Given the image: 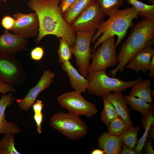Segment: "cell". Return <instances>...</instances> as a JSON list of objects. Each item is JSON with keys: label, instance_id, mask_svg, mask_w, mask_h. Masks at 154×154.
<instances>
[{"label": "cell", "instance_id": "484cf974", "mask_svg": "<svg viewBox=\"0 0 154 154\" xmlns=\"http://www.w3.org/2000/svg\"><path fill=\"white\" fill-rule=\"evenodd\" d=\"M133 125L132 122L127 121L119 117L110 123L107 132L112 135L119 136Z\"/></svg>", "mask_w": 154, "mask_h": 154}, {"label": "cell", "instance_id": "ee69618b", "mask_svg": "<svg viewBox=\"0 0 154 154\" xmlns=\"http://www.w3.org/2000/svg\"><path fill=\"white\" fill-rule=\"evenodd\" d=\"M127 0H126V1H127Z\"/></svg>", "mask_w": 154, "mask_h": 154}, {"label": "cell", "instance_id": "e575fe53", "mask_svg": "<svg viewBox=\"0 0 154 154\" xmlns=\"http://www.w3.org/2000/svg\"><path fill=\"white\" fill-rule=\"evenodd\" d=\"M32 106L35 113H39L41 112L43 107V104L41 100L38 99Z\"/></svg>", "mask_w": 154, "mask_h": 154}, {"label": "cell", "instance_id": "f546056e", "mask_svg": "<svg viewBox=\"0 0 154 154\" xmlns=\"http://www.w3.org/2000/svg\"><path fill=\"white\" fill-rule=\"evenodd\" d=\"M15 21V19L13 17L9 15H6L1 19V25L5 30L11 31L14 25Z\"/></svg>", "mask_w": 154, "mask_h": 154}, {"label": "cell", "instance_id": "836d02e7", "mask_svg": "<svg viewBox=\"0 0 154 154\" xmlns=\"http://www.w3.org/2000/svg\"><path fill=\"white\" fill-rule=\"evenodd\" d=\"M144 146V154H154V151L152 145V141L150 140L147 138L145 141Z\"/></svg>", "mask_w": 154, "mask_h": 154}, {"label": "cell", "instance_id": "ac0fdd59", "mask_svg": "<svg viewBox=\"0 0 154 154\" xmlns=\"http://www.w3.org/2000/svg\"><path fill=\"white\" fill-rule=\"evenodd\" d=\"M123 97L126 104L129 105L132 110L137 111L142 114V123L144 128L149 117L153 115L154 106L151 104L135 97L124 95Z\"/></svg>", "mask_w": 154, "mask_h": 154}, {"label": "cell", "instance_id": "ba28073f", "mask_svg": "<svg viewBox=\"0 0 154 154\" xmlns=\"http://www.w3.org/2000/svg\"><path fill=\"white\" fill-rule=\"evenodd\" d=\"M58 101L69 112L76 116L84 115L91 117L98 112L94 104L85 99L81 93L75 91L61 94L58 98Z\"/></svg>", "mask_w": 154, "mask_h": 154}, {"label": "cell", "instance_id": "603a6c76", "mask_svg": "<svg viewBox=\"0 0 154 154\" xmlns=\"http://www.w3.org/2000/svg\"><path fill=\"white\" fill-rule=\"evenodd\" d=\"M102 97L104 106L100 116L101 119L108 127L110 123L114 119L119 116L112 104L107 97L104 95Z\"/></svg>", "mask_w": 154, "mask_h": 154}, {"label": "cell", "instance_id": "9c48e42d", "mask_svg": "<svg viewBox=\"0 0 154 154\" xmlns=\"http://www.w3.org/2000/svg\"><path fill=\"white\" fill-rule=\"evenodd\" d=\"M75 32L76 40L74 46L71 47L72 53L76 57L79 73L85 78L88 73V70L91 58L90 44L96 32Z\"/></svg>", "mask_w": 154, "mask_h": 154}, {"label": "cell", "instance_id": "44dd1931", "mask_svg": "<svg viewBox=\"0 0 154 154\" xmlns=\"http://www.w3.org/2000/svg\"><path fill=\"white\" fill-rule=\"evenodd\" d=\"M150 80H142L133 85L128 95L137 97L151 104L153 103Z\"/></svg>", "mask_w": 154, "mask_h": 154}, {"label": "cell", "instance_id": "7bdbcfd3", "mask_svg": "<svg viewBox=\"0 0 154 154\" xmlns=\"http://www.w3.org/2000/svg\"><path fill=\"white\" fill-rule=\"evenodd\" d=\"M1 1V0H0V2Z\"/></svg>", "mask_w": 154, "mask_h": 154}, {"label": "cell", "instance_id": "60d3db41", "mask_svg": "<svg viewBox=\"0 0 154 154\" xmlns=\"http://www.w3.org/2000/svg\"><path fill=\"white\" fill-rule=\"evenodd\" d=\"M152 4H154V0H148Z\"/></svg>", "mask_w": 154, "mask_h": 154}, {"label": "cell", "instance_id": "4fadbf2b", "mask_svg": "<svg viewBox=\"0 0 154 154\" xmlns=\"http://www.w3.org/2000/svg\"><path fill=\"white\" fill-rule=\"evenodd\" d=\"M28 41L25 38L5 30L0 35V53L14 55L28 49Z\"/></svg>", "mask_w": 154, "mask_h": 154}, {"label": "cell", "instance_id": "d590c367", "mask_svg": "<svg viewBox=\"0 0 154 154\" xmlns=\"http://www.w3.org/2000/svg\"><path fill=\"white\" fill-rule=\"evenodd\" d=\"M75 0H61L59 7L62 13L64 12L72 4Z\"/></svg>", "mask_w": 154, "mask_h": 154}, {"label": "cell", "instance_id": "9a60e30c", "mask_svg": "<svg viewBox=\"0 0 154 154\" xmlns=\"http://www.w3.org/2000/svg\"><path fill=\"white\" fill-rule=\"evenodd\" d=\"M153 55L154 50L152 46L143 48L139 51L129 61L125 68L145 73L149 71L150 62Z\"/></svg>", "mask_w": 154, "mask_h": 154}, {"label": "cell", "instance_id": "f1b7e54d", "mask_svg": "<svg viewBox=\"0 0 154 154\" xmlns=\"http://www.w3.org/2000/svg\"><path fill=\"white\" fill-rule=\"evenodd\" d=\"M154 116L153 115L149 117L145 126L144 133L138 141L137 146L134 150L136 154L142 153L143 148L147 137L149 130L151 126H154Z\"/></svg>", "mask_w": 154, "mask_h": 154}, {"label": "cell", "instance_id": "7a4b0ae2", "mask_svg": "<svg viewBox=\"0 0 154 154\" xmlns=\"http://www.w3.org/2000/svg\"><path fill=\"white\" fill-rule=\"evenodd\" d=\"M154 44V22L143 19L137 23L120 48L117 58L118 64L110 71L115 77L118 71L123 72L128 62L141 49Z\"/></svg>", "mask_w": 154, "mask_h": 154}, {"label": "cell", "instance_id": "74e56055", "mask_svg": "<svg viewBox=\"0 0 154 154\" xmlns=\"http://www.w3.org/2000/svg\"><path fill=\"white\" fill-rule=\"evenodd\" d=\"M121 154H136V153L134 151L130 149L123 143L122 147Z\"/></svg>", "mask_w": 154, "mask_h": 154}, {"label": "cell", "instance_id": "30bf717a", "mask_svg": "<svg viewBox=\"0 0 154 154\" xmlns=\"http://www.w3.org/2000/svg\"><path fill=\"white\" fill-rule=\"evenodd\" d=\"M104 16L94 1L80 14L70 26L75 32H96L104 22Z\"/></svg>", "mask_w": 154, "mask_h": 154}, {"label": "cell", "instance_id": "7402d4cb", "mask_svg": "<svg viewBox=\"0 0 154 154\" xmlns=\"http://www.w3.org/2000/svg\"><path fill=\"white\" fill-rule=\"evenodd\" d=\"M140 129L139 126H133L119 136L123 143L131 150L134 151L137 146L139 141L137 135Z\"/></svg>", "mask_w": 154, "mask_h": 154}, {"label": "cell", "instance_id": "8d00e7d4", "mask_svg": "<svg viewBox=\"0 0 154 154\" xmlns=\"http://www.w3.org/2000/svg\"><path fill=\"white\" fill-rule=\"evenodd\" d=\"M149 73L148 76L152 78L154 76V55L152 56L149 67Z\"/></svg>", "mask_w": 154, "mask_h": 154}, {"label": "cell", "instance_id": "d6a6232c", "mask_svg": "<svg viewBox=\"0 0 154 154\" xmlns=\"http://www.w3.org/2000/svg\"><path fill=\"white\" fill-rule=\"evenodd\" d=\"M43 114L41 112L35 113L33 117L36 123L37 131L38 133L42 132L41 123L43 121Z\"/></svg>", "mask_w": 154, "mask_h": 154}, {"label": "cell", "instance_id": "e0dca14e", "mask_svg": "<svg viewBox=\"0 0 154 154\" xmlns=\"http://www.w3.org/2000/svg\"><path fill=\"white\" fill-rule=\"evenodd\" d=\"M98 144L106 154H121L123 143L119 136L104 132L98 138Z\"/></svg>", "mask_w": 154, "mask_h": 154}, {"label": "cell", "instance_id": "4316f807", "mask_svg": "<svg viewBox=\"0 0 154 154\" xmlns=\"http://www.w3.org/2000/svg\"><path fill=\"white\" fill-rule=\"evenodd\" d=\"M14 135L9 133L4 135L0 140V154H20L16 149Z\"/></svg>", "mask_w": 154, "mask_h": 154}, {"label": "cell", "instance_id": "6da1fadb", "mask_svg": "<svg viewBox=\"0 0 154 154\" xmlns=\"http://www.w3.org/2000/svg\"><path fill=\"white\" fill-rule=\"evenodd\" d=\"M61 0H29L27 5L38 18L39 34L35 42L39 45L45 36L52 35L65 40L71 47L76 40L75 32L64 19L59 7Z\"/></svg>", "mask_w": 154, "mask_h": 154}, {"label": "cell", "instance_id": "4dcf8cb0", "mask_svg": "<svg viewBox=\"0 0 154 154\" xmlns=\"http://www.w3.org/2000/svg\"><path fill=\"white\" fill-rule=\"evenodd\" d=\"M44 53L43 48L40 46H37L31 51L30 56L31 58L33 60L38 61L41 60L42 58Z\"/></svg>", "mask_w": 154, "mask_h": 154}, {"label": "cell", "instance_id": "5bb4252c", "mask_svg": "<svg viewBox=\"0 0 154 154\" xmlns=\"http://www.w3.org/2000/svg\"><path fill=\"white\" fill-rule=\"evenodd\" d=\"M15 99L13 92L3 94L0 99V133L5 135L9 133L17 134L21 131L19 127L6 119L5 111L7 108L11 105Z\"/></svg>", "mask_w": 154, "mask_h": 154}, {"label": "cell", "instance_id": "2e32d148", "mask_svg": "<svg viewBox=\"0 0 154 154\" xmlns=\"http://www.w3.org/2000/svg\"><path fill=\"white\" fill-rule=\"evenodd\" d=\"M61 63V67L66 72L72 88L78 92H85L89 85L88 80L78 72L69 60Z\"/></svg>", "mask_w": 154, "mask_h": 154}, {"label": "cell", "instance_id": "cb8c5ba5", "mask_svg": "<svg viewBox=\"0 0 154 154\" xmlns=\"http://www.w3.org/2000/svg\"><path fill=\"white\" fill-rule=\"evenodd\" d=\"M126 1L137 10L138 15L144 19L154 22V4L147 5L137 0H127Z\"/></svg>", "mask_w": 154, "mask_h": 154}, {"label": "cell", "instance_id": "b9f144b4", "mask_svg": "<svg viewBox=\"0 0 154 154\" xmlns=\"http://www.w3.org/2000/svg\"><path fill=\"white\" fill-rule=\"evenodd\" d=\"M7 0H1V1H3L4 2H6Z\"/></svg>", "mask_w": 154, "mask_h": 154}, {"label": "cell", "instance_id": "83f0119b", "mask_svg": "<svg viewBox=\"0 0 154 154\" xmlns=\"http://www.w3.org/2000/svg\"><path fill=\"white\" fill-rule=\"evenodd\" d=\"M60 45L58 51L59 62L69 60L72 58V54L71 47L66 41L62 38H60Z\"/></svg>", "mask_w": 154, "mask_h": 154}, {"label": "cell", "instance_id": "ffe728a7", "mask_svg": "<svg viewBox=\"0 0 154 154\" xmlns=\"http://www.w3.org/2000/svg\"><path fill=\"white\" fill-rule=\"evenodd\" d=\"M94 1L95 0H75L63 13L64 19L70 25L80 14Z\"/></svg>", "mask_w": 154, "mask_h": 154}, {"label": "cell", "instance_id": "1f68e13d", "mask_svg": "<svg viewBox=\"0 0 154 154\" xmlns=\"http://www.w3.org/2000/svg\"><path fill=\"white\" fill-rule=\"evenodd\" d=\"M17 91L13 85L5 83L0 80V93L5 94L9 92L13 93Z\"/></svg>", "mask_w": 154, "mask_h": 154}, {"label": "cell", "instance_id": "ab89813d", "mask_svg": "<svg viewBox=\"0 0 154 154\" xmlns=\"http://www.w3.org/2000/svg\"><path fill=\"white\" fill-rule=\"evenodd\" d=\"M105 151L103 150L95 149L93 150L91 153V154H104Z\"/></svg>", "mask_w": 154, "mask_h": 154}, {"label": "cell", "instance_id": "8fae6325", "mask_svg": "<svg viewBox=\"0 0 154 154\" xmlns=\"http://www.w3.org/2000/svg\"><path fill=\"white\" fill-rule=\"evenodd\" d=\"M13 17L15 23L11 30L13 33L27 38L38 36L39 25L35 12L29 14L18 12L13 15Z\"/></svg>", "mask_w": 154, "mask_h": 154}, {"label": "cell", "instance_id": "5b68a950", "mask_svg": "<svg viewBox=\"0 0 154 154\" xmlns=\"http://www.w3.org/2000/svg\"><path fill=\"white\" fill-rule=\"evenodd\" d=\"M50 125L53 129L70 140H77L87 134L88 127L79 117L69 112L60 111L50 118Z\"/></svg>", "mask_w": 154, "mask_h": 154}, {"label": "cell", "instance_id": "277c9868", "mask_svg": "<svg viewBox=\"0 0 154 154\" xmlns=\"http://www.w3.org/2000/svg\"><path fill=\"white\" fill-rule=\"evenodd\" d=\"M86 77L89 82L86 90L88 93L99 97L111 92H122L143 80L140 77L133 81L127 82L118 78H111L107 75L106 69L88 73Z\"/></svg>", "mask_w": 154, "mask_h": 154}, {"label": "cell", "instance_id": "3957f363", "mask_svg": "<svg viewBox=\"0 0 154 154\" xmlns=\"http://www.w3.org/2000/svg\"><path fill=\"white\" fill-rule=\"evenodd\" d=\"M139 12L133 6L120 10L109 16V18L100 25L93 36L91 41L94 44L91 53L97 47L109 37L116 35L117 40L116 42L119 45L125 37L128 29L132 25V21L137 18Z\"/></svg>", "mask_w": 154, "mask_h": 154}, {"label": "cell", "instance_id": "d6986e66", "mask_svg": "<svg viewBox=\"0 0 154 154\" xmlns=\"http://www.w3.org/2000/svg\"><path fill=\"white\" fill-rule=\"evenodd\" d=\"M105 95L112 104L119 117L127 121L132 122L130 116V109L125 101L122 92H110Z\"/></svg>", "mask_w": 154, "mask_h": 154}, {"label": "cell", "instance_id": "52a82bcc", "mask_svg": "<svg viewBox=\"0 0 154 154\" xmlns=\"http://www.w3.org/2000/svg\"><path fill=\"white\" fill-rule=\"evenodd\" d=\"M116 46L114 36L105 40L101 46L92 53V62L89 67L88 73L114 66L118 62Z\"/></svg>", "mask_w": 154, "mask_h": 154}, {"label": "cell", "instance_id": "f35d334b", "mask_svg": "<svg viewBox=\"0 0 154 154\" xmlns=\"http://www.w3.org/2000/svg\"><path fill=\"white\" fill-rule=\"evenodd\" d=\"M154 126H151L150 128L148 133L147 137L154 138Z\"/></svg>", "mask_w": 154, "mask_h": 154}, {"label": "cell", "instance_id": "7c38bea8", "mask_svg": "<svg viewBox=\"0 0 154 154\" xmlns=\"http://www.w3.org/2000/svg\"><path fill=\"white\" fill-rule=\"evenodd\" d=\"M55 76L54 73L49 70L44 71L37 84L29 89L24 98L17 100L18 105L19 108L24 111L28 110L35 103L39 94L50 86Z\"/></svg>", "mask_w": 154, "mask_h": 154}, {"label": "cell", "instance_id": "d4e9b609", "mask_svg": "<svg viewBox=\"0 0 154 154\" xmlns=\"http://www.w3.org/2000/svg\"><path fill=\"white\" fill-rule=\"evenodd\" d=\"M104 15L109 16L118 11L124 3L123 0H95Z\"/></svg>", "mask_w": 154, "mask_h": 154}, {"label": "cell", "instance_id": "8992f818", "mask_svg": "<svg viewBox=\"0 0 154 154\" xmlns=\"http://www.w3.org/2000/svg\"><path fill=\"white\" fill-rule=\"evenodd\" d=\"M27 76L25 68L14 55L0 53V80L9 84L24 83Z\"/></svg>", "mask_w": 154, "mask_h": 154}]
</instances>
